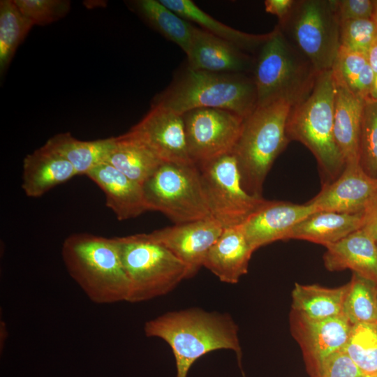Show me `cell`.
Instances as JSON below:
<instances>
[{
  "label": "cell",
  "mask_w": 377,
  "mask_h": 377,
  "mask_svg": "<svg viewBox=\"0 0 377 377\" xmlns=\"http://www.w3.org/2000/svg\"><path fill=\"white\" fill-rule=\"evenodd\" d=\"M144 331L147 337L161 339L170 346L176 377H187L197 360L216 350H232L241 358L238 327L227 313L198 308L168 312L147 321Z\"/></svg>",
  "instance_id": "cell-1"
},
{
  "label": "cell",
  "mask_w": 377,
  "mask_h": 377,
  "mask_svg": "<svg viewBox=\"0 0 377 377\" xmlns=\"http://www.w3.org/2000/svg\"><path fill=\"white\" fill-rule=\"evenodd\" d=\"M61 257L69 275L91 302L128 301L130 283L114 237L72 234L62 244Z\"/></svg>",
  "instance_id": "cell-2"
},
{
  "label": "cell",
  "mask_w": 377,
  "mask_h": 377,
  "mask_svg": "<svg viewBox=\"0 0 377 377\" xmlns=\"http://www.w3.org/2000/svg\"><path fill=\"white\" fill-rule=\"evenodd\" d=\"M334 94L332 69L319 72L309 94L292 107L286 124L289 140L300 142L315 156L323 184L336 179L346 165L334 135Z\"/></svg>",
  "instance_id": "cell-3"
},
{
  "label": "cell",
  "mask_w": 377,
  "mask_h": 377,
  "mask_svg": "<svg viewBox=\"0 0 377 377\" xmlns=\"http://www.w3.org/2000/svg\"><path fill=\"white\" fill-rule=\"evenodd\" d=\"M153 103L180 114L202 108L231 111L246 119L257 107L253 77L245 73H212L189 67Z\"/></svg>",
  "instance_id": "cell-4"
},
{
  "label": "cell",
  "mask_w": 377,
  "mask_h": 377,
  "mask_svg": "<svg viewBox=\"0 0 377 377\" xmlns=\"http://www.w3.org/2000/svg\"><path fill=\"white\" fill-rule=\"evenodd\" d=\"M257 53L253 69L257 106L282 100L293 107L309 94L318 72L278 25Z\"/></svg>",
  "instance_id": "cell-5"
},
{
  "label": "cell",
  "mask_w": 377,
  "mask_h": 377,
  "mask_svg": "<svg viewBox=\"0 0 377 377\" xmlns=\"http://www.w3.org/2000/svg\"><path fill=\"white\" fill-rule=\"evenodd\" d=\"M292 105L276 101L258 105L244 119L232 150L244 188L262 197L264 181L278 156L290 142L286 124Z\"/></svg>",
  "instance_id": "cell-6"
},
{
  "label": "cell",
  "mask_w": 377,
  "mask_h": 377,
  "mask_svg": "<svg viewBox=\"0 0 377 377\" xmlns=\"http://www.w3.org/2000/svg\"><path fill=\"white\" fill-rule=\"evenodd\" d=\"M130 283L128 301L152 300L186 279L184 264L149 233L114 237Z\"/></svg>",
  "instance_id": "cell-7"
},
{
  "label": "cell",
  "mask_w": 377,
  "mask_h": 377,
  "mask_svg": "<svg viewBox=\"0 0 377 377\" xmlns=\"http://www.w3.org/2000/svg\"><path fill=\"white\" fill-rule=\"evenodd\" d=\"M277 25L318 73L332 69L341 46L335 0L295 1Z\"/></svg>",
  "instance_id": "cell-8"
},
{
  "label": "cell",
  "mask_w": 377,
  "mask_h": 377,
  "mask_svg": "<svg viewBox=\"0 0 377 377\" xmlns=\"http://www.w3.org/2000/svg\"><path fill=\"white\" fill-rule=\"evenodd\" d=\"M142 188L148 211L160 212L175 224L211 216L195 164L163 162Z\"/></svg>",
  "instance_id": "cell-9"
},
{
  "label": "cell",
  "mask_w": 377,
  "mask_h": 377,
  "mask_svg": "<svg viewBox=\"0 0 377 377\" xmlns=\"http://www.w3.org/2000/svg\"><path fill=\"white\" fill-rule=\"evenodd\" d=\"M197 167L211 216L224 228L242 225L266 200L244 188L232 151Z\"/></svg>",
  "instance_id": "cell-10"
},
{
  "label": "cell",
  "mask_w": 377,
  "mask_h": 377,
  "mask_svg": "<svg viewBox=\"0 0 377 377\" xmlns=\"http://www.w3.org/2000/svg\"><path fill=\"white\" fill-rule=\"evenodd\" d=\"M182 116L188 155L196 166L232 151L244 121L219 108H196Z\"/></svg>",
  "instance_id": "cell-11"
},
{
  "label": "cell",
  "mask_w": 377,
  "mask_h": 377,
  "mask_svg": "<svg viewBox=\"0 0 377 377\" xmlns=\"http://www.w3.org/2000/svg\"><path fill=\"white\" fill-rule=\"evenodd\" d=\"M290 325L311 377H318L323 362L334 353L343 350L352 327L343 316L315 320L293 310Z\"/></svg>",
  "instance_id": "cell-12"
},
{
  "label": "cell",
  "mask_w": 377,
  "mask_h": 377,
  "mask_svg": "<svg viewBox=\"0 0 377 377\" xmlns=\"http://www.w3.org/2000/svg\"><path fill=\"white\" fill-rule=\"evenodd\" d=\"M128 132L163 162L194 164L188 152L182 114L152 103L146 115Z\"/></svg>",
  "instance_id": "cell-13"
},
{
  "label": "cell",
  "mask_w": 377,
  "mask_h": 377,
  "mask_svg": "<svg viewBox=\"0 0 377 377\" xmlns=\"http://www.w3.org/2000/svg\"><path fill=\"white\" fill-rule=\"evenodd\" d=\"M224 228L213 217L154 230L150 237L167 248L186 268V279L203 267L205 257Z\"/></svg>",
  "instance_id": "cell-14"
},
{
  "label": "cell",
  "mask_w": 377,
  "mask_h": 377,
  "mask_svg": "<svg viewBox=\"0 0 377 377\" xmlns=\"http://www.w3.org/2000/svg\"><path fill=\"white\" fill-rule=\"evenodd\" d=\"M376 195L377 179L369 176L360 163H348L340 175L323 184L308 203L317 212L363 214Z\"/></svg>",
  "instance_id": "cell-15"
},
{
  "label": "cell",
  "mask_w": 377,
  "mask_h": 377,
  "mask_svg": "<svg viewBox=\"0 0 377 377\" xmlns=\"http://www.w3.org/2000/svg\"><path fill=\"white\" fill-rule=\"evenodd\" d=\"M317 212L309 203L268 200L256 209L241 225L253 251L278 240L290 239L293 228Z\"/></svg>",
  "instance_id": "cell-16"
},
{
  "label": "cell",
  "mask_w": 377,
  "mask_h": 377,
  "mask_svg": "<svg viewBox=\"0 0 377 377\" xmlns=\"http://www.w3.org/2000/svg\"><path fill=\"white\" fill-rule=\"evenodd\" d=\"M188 67L212 73L253 71L254 59L233 44L195 27L188 52Z\"/></svg>",
  "instance_id": "cell-17"
},
{
  "label": "cell",
  "mask_w": 377,
  "mask_h": 377,
  "mask_svg": "<svg viewBox=\"0 0 377 377\" xmlns=\"http://www.w3.org/2000/svg\"><path fill=\"white\" fill-rule=\"evenodd\" d=\"M105 195L106 205L119 221L137 217L148 211L142 185L110 164L103 162L87 175Z\"/></svg>",
  "instance_id": "cell-18"
},
{
  "label": "cell",
  "mask_w": 377,
  "mask_h": 377,
  "mask_svg": "<svg viewBox=\"0 0 377 377\" xmlns=\"http://www.w3.org/2000/svg\"><path fill=\"white\" fill-rule=\"evenodd\" d=\"M253 252L241 225L226 228L209 250L203 267L221 281L237 283L247 273Z\"/></svg>",
  "instance_id": "cell-19"
},
{
  "label": "cell",
  "mask_w": 377,
  "mask_h": 377,
  "mask_svg": "<svg viewBox=\"0 0 377 377\" xmlns=\"http://www.w3.org/2000/svg\"><path fill=\"white\" fill-rule=\"evenodd\" d=\"M325 247L323 262L327 269H348L377 285V243L362 229Z\"/></svg>",
  "instance_id": "cell-20"
},
{
  "label": "cell",
  "mask_w": 377,
  "mask_h": 377,
  "mask_svg": "<svg viewBox=\"0 0 377 377\" xmlns=\"http://www.w3.org/2000/svg\"><path fill=\"white\" fill-rule=\"evenodd\" d=\"M77 175L71 163L46 143L23 161L22 187L31 198H38Z\"/></svg>",
  "instance_id": "cell-21"
},
{
  "label": "cell",
  "mask_w": 377,
  "mask_h": 377,
  "mask_svg": "<svg viewBox=\"0 0 377 377\" xmlns=\"http://www.w3.org/2000/svg\"><path fill=\"white\" fill-rule=\"evenodd\" d=\"M334 135L345 163H360L361 124L365 101L335 80Z\"/></svg>",
  "instance_id": "cell-22"
},
{
  "label": "cell",
  "mask_w": 377,
  "mask_h": 377,
  "mask_svg": "<svg viewBox=\"0 0 377 377\" xmlns=\"http://www.w3.org/2000/svg\"><path fill=\"white\" fill-rule=\"evenodd\" d=\"M362 216L363 214L316 212L293 228L290 239L306 240L327 246L360 229Z\"/></svg>",
  "instance_id": "cell-23"
},
{
  "label": "cell",
  "mask_w": 377,
  "mask_h": 377,
  "mask_svg": "<svg viewBox=\"0 0 377 377\" xmlns=\"http://www.w3.org/2000/svg\"><path fill=\"white\" fill-rule=\"evenodd\" d=\"M105 162L141 185L163 163L148 147L128 132L113 138Z\"/></svg>",
  "instance_id": "cell-24"
},
{
  "label": "cell",
  "mask_w": 377,
  "mask_h": 377,
  "mask_svg": "<svg viewBox=\"0 0 377 377\" xmlns=\"http://www.w3.org/2000/svg\"><path fill=\"white\" fill-rule=\"evenodd\" d=\"M160 2L182 18L198 24L202 29L249 54L258 52L268 36V34H251L233 29L213 18L190 0H160Z\"/></svg>",
  "instance_id": "cell-25"
},
{
  "label": "cell",
  "mask_w": 377,
  "mask_h": 377,
  "mask_svg": "<svg viewBox=\"0 0 377 377\" xmlns=\"http://www.w3.org/2000/svg\"><path fill=\"white\" fill-rule=\"evenodd\" d=\"M347 283L338 288L296 283L292 291V309L311 319L323 320L342 315Z\"/></svg>",
  "instance_id": "cell-26"
},
{
  "label": "cell",
  "mask_w": 377,
  "mask_h": 377,
  "mask_svg": "<svg viewBox=\"0 0 377 377\" xmlns=\"http://www.w3.org/2000/svg\"><path fill=\"white\" fill-rule=\"evenodd\" d=\"M130 3L132 8L149 25L188 54L195 27L165 6L160 1L138 0Z\"/></svg>",
  "instance_id": "cell-27"
},
{
  "label": "cell",
  "mask_w": 377,
  "mask_h": 377,
  "mask_svg": "<svg viewBox=\"0 0 377 377\" xmlns=\"http://www.w3.org/2000/svg\"><path fill=\"white\" fill-rule=\"evenodd\" d=\"M113 138L84 141L68 132L57 134L45 143L68 160L77 175H87L96 166L105 161Z\"/></svg>",
  "instance_id": "cell-28"
},
{
  "label": "cell",
  "mask_w": 377,
  "mask_h": 377,
  "mask_svg": "<svg viewBox=\"0 0 377 377\" xmlns=\"http://www.w3.org/2000/svg\"><path fill=\"white\" fill-rule=\"evenodd\" d=\"M342 315L351 325L377 322V285L353 272L347 283Z\"/></svg>",
  "instance_id": "cell-29"
},
{
  "label": "cell",
  "mask_w": 377,
  "mask_h": 377,
  "mask_svg": "<svg viewBox=\"0 0 377 377\" xmlns=\"http://www.w3.org/2000/svg\"><path fill=\"white\" fill-rule=\"evenodd\" d=\"M33 24L21 13L14 0L0 1V73L6 71L15 51Z\"/></svg>",
  "instance_id": "cell-30"
},
{
  "label": "cell",
  "mask_w": 377,
  "mask_h": 377,
  "mask_svg": "<svg viewBox=\"0 0 377 377\" xmlns=\"http://www.w3.org/2000/svg\"><path fill=\"white\" fill-rule=\"evenodd\" d=\"M343 350L364 375L377 372V322L352 325Z\"/></svg>",
  "instance_id": "cell-31"
},
{
  "label": "cell",
  "mask_w": 377,
  "mask_h": 377,
  "mask_svg": "<svg viewBox=\"0 0 377 377\" xmlns=\"http://www.w3.org/2000/svg\"><path fill=\"white\" fill-rule=\"evenodd\" d=\"M359 161L371 177L377 178V99L365 101L360 136Z\"/></svg>",
  "instance_id": "cell-32"
},
{
  "label": "cell",
  "mask_w": 377,
  "mask_h": 377,
  "mask_svg": "<svg viewBox=\"0 0 377 377\" xmlns=\"http://www.w3.org/2000/svg\"><path fill=\"white\" fill-rule=\"evenodd\" d=\"M376 39L377 21L374 17L341 22V47L367 54Z\"/></svg>",
  "instance_id": "cell-33"
},
{
  "label": "cell",
  "mask_w": 377,
  "mask_h": 377,
  "mask_svg": "<svg viewBox=\"0 0 377 377\" xmlns=\"http://www.w3.org/2000/svg\"><path fill=\"white\" fill-rule=\"evenodd\" d=\"M21 13L33 25H46L64 17L70 10L66 0H14Z\"/></svg>",
  "instance_id": "cell-34"
},
{
  "label": "cell",
  "mask_w": 377,
  "mask_h": 377,
  "mask_svg": "<svg viewBox=\"0 0 377 377\" xmlns=\"http://www.w3.org/2000/svg\"><path fill=\"white\" fill-rule=\"evenodd\" d=\"M368 64L367 54L340 46L332 68L333 77L353 91Z\"/></svg>",
  "instance_id": "cell-35"
},
{
  "label": "cell",
  "mask_w": 377,
  "mask_h": 377,
  "mask_svg": "<svg viewBox=\"0 0 377 377\" xmlns=\"http://www.w3.org/2000/svg\"><path fill=\"white\" fill-rule=\"evenodd\" d=\"M364 374L343 350L334 353L322 364L318 377H364Z\"/></svg>",
  "instance_id": "cell-36"
},
{
  "label": "cell",
  "mask_w": 377,
  "mask_h": 377,
  "mask_svg": "<svg viewBox=\"0 0 377 377\" xmlns=\"http://www.w3.org/2000/svg\"><path fill=\"white\" fill-rule=\"evenodd\" d=\"M340 22L374 17V0H335Z\"/></svg>",
  "instance_id": "cell-37"
},
{
  "label": "cell",
  "mask_w": 377,
  "mask_h": 377,
  "mask_svg": "<svg viewBox=\"0 0 377 377\" xmlns=\"http://www.w3.org/2000/svg\"><path fill=\"white\" fill-rule=\"evenodd\" d=\"M361 229L377 243V195L363 213Z\"/></svg>",
  "instance_id": "cell-38"
},
{
  "label": "cell",
  "mask_w": 377,
  "mask_h": 377,
  "mask_svg": "<svg viewBox=\"0 0 377 377\" xmlns=\"http://www.w3.org/2000/svg\"><path fill=\"white\" fill-rule=\"evenodd\" d=\"M295 0H266L265 8L267 13L276 15L279 22H283L290 14Z\"/></svg>",
  "instance_id": "cell-39"
},
{
  "label": "cell",
  "mask_w": 377,
  "mask_h": 377,
  "mask_svg": "<svg viewBox=\"0 0 377 377\" xmlns=\"http://www.w3.org/2000/svg\"><path fill=\"white\" fill-rule=\"evenodd\" d=\"M367 59L374 75V89L371 99H377V39L367 52Z\"/></svg>",
  "instance_id": "cell-40"
},
{
  "label": "cell",
  "mask_w": 377,
  "mask_h": 377,
  "mask_svg": "<svg viewBox=\"0 0 377 377\" xmlns=\"http://www.w3.org/2000/svg\"><path fill=\"white\" fill-rule=\"evenodd\" d=\"M1 329L3 330V333L1 332V337L3 336L2 338L0 339L1 340V343H0V346H1V348L2 346H4V343H5V341H6V338H5V334H7L6 333L5 334V331H6V324L4 322H1Z\"/></svg>",
  "instance_id": "cell-41"
},
{
  "label": "cell",
  "mask_w": 377,
  "mask_h": 377,
  "mask_svg": "<svg viewBox=\"0 0 377 377\" xmlns=\"http://www.w3.org/2000/svg\"><path fill=\"white\" fill-rule=\"evenodd\" d=\"M374 17L377 21V0H374Z\"/></svg>",
  "instance_id": "cell-42"
},
{
  "label": "cell",
  "mask_w": 377,
  "mask_h": 377,
  "mask_svg": "<svg viewBox=\"0 0 377 377\" xmlns=\"http://www.w3.org/2000/svg\"><path fill=\"white\" fill-rule=\"evenodd\" d=\"M364 377H377V372L371 374L365 375Z\"/></svg>",
  "instance_id": "cell-43"
},
{
  "label": "cell",
  "mask_w": 377,
  "mask_h": 377,
  "mask_svg": "<svg viewBox=\"0 0 377 377\" xmlns=\"http://www.w3.org/2000/svg\"><path fill=\"white\" fill-rule=\"evenodd\" d=\"M376 179H377V178H376Z\"/></svg>",
  "instance_id": "cell-44"
}]
</instances>
